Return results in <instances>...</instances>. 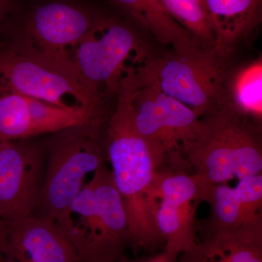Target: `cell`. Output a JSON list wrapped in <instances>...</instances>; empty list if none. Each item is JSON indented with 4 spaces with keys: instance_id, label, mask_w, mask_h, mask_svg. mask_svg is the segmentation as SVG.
<instances>
[{
    "instance_id": "6da1fadb",
    "label": "cell",
    "mask_w": 262,
    "mask_h": 262,
    "mask_svg": "<svg viewBox=\"0 0 262 262\" xmlns=\"http://www.w3.org/2000/svg\"><path fill=\"white\" fill-rule=\"evenodd\" d=\"M133 71L122 77L117 90V105L104 132L106 158L114 183L121 196L128 225L130 247L152 252L165 244L155 222L154 198L158 170L163 165L135 123Z\"/></svg>"
},
{
    "instance_id": "7a4b0ae2",
    "label": "cell",
    "mask_w": 262,
    "mask_h": 262,
    "mask_svg": "<svg viewBox=\"0 0 262 262\" xmlns=\"http://www.w3.org/2000/svg\"><path fill=\"white\" fill-rule=\"evenodd\" d=\"M181 151L209 186L262 173L261 125L227 103L200 118Z\"/></svg>"
},
{
    "instance_id": "3957f363",
    "label": "cell",
    "mask_w": 262,
    "mask_h": 262,
    "mask_svg": "<svg viewBox=\"0 0 262 262\" xmlns=\"http://www.w3.org/2000/svg\"><path fill=\"white\" fill-rule=\"evenodd\" d=\"M56 224L79 262H116L125 254L130 247L126 214L106 163L84 183Z\"/></svg>"
},
{
    "instance_id": "277c9868",
    "label": "cell",
    "mask_w": 262,
    "mask_h": 262,
    "mask_svg": "<svg viewBox=\"0 0 262 262\" xmlns=\"http://www.w3.org/2000/svg\"><path fill=\"white\" fill-rule=\"evenodd\" d=\"M103 124L69 127L46 141V163L35 214L56 223L80 192L86 176L105 163Z\"/></svg>"
},
{
    "instance_id": "5b68a950",
    "label": "cell",
    "mask_w": 262,
    "mask_h": 262,
    "mask_svg": "<svg viewBox=\"0 0 262 262\" xmlns=\"http://www.w3.org/2000/svg\"><path fill=\"white\" fill-rule=\"evenodd\" d=\"M0 91L61 106L103 110L102 98L75 70L45 58L13 39L0 44Z\"/></svg>"
},
{
    "instance_id": "8992f818",
    "label": "cell",
    "mask_w": 262,
    "mask_h": 262,
    "mask_svg": "<svg viewBox=\"0 0 262 262\" xmlns=\"http://www.w3.org/2000/svg\"><path fill=\"white\" fill-rule=\"evenodd\" d=\"M135 69L139 83H155L164 93L192 108L199 118L224 103L227 61L214 51L141 59Z\"/></svg>"
},
{
    "instance_id": "52a82bcc",
    "label": "cell",
    "mask_w": 262,
    "mask_h": 262,
    "mask_svg": "<svg viewBox=\"0 0 262 262\" xmlns=\"http://www.w3.org/2000/svg\"><path fill=\"white\" fill-rule=\"evenodd\" d=\"M140 40L126 25L98 16L94 27L72 50L71 58L84 83L101 98L116 94L134 53L144 56Z\"/></svg>"
},
{
    "instance_id": "ba28073f",
    "label": "cell",
    "mask_w": 262,
    "mask_h": 262,
    "mask_svg": "<svg viewBox=\"0 0 262 262\" xmlns=\"http://www.w3.org/2000/svg\"><path fill=\"white\" fill-rule=\"evenodd\" d=\"M211 187L199 176L185 170H158L154 192L155 222L165 251L180 256L195 247L196 208L206 202Z\"/></svg>"
},
{
    "instance_id": "9c48e42d",
    "label": "cell",
    "mask_w": 262,
    "mask_h": 262,
    "mask_svg": "<svg viewBox=\"0 0 262 262\" xmlns=\"http://www.w3.org/2000/svg\"><path fill=\"white\" fill-rule=\"evenodd\" d=\"M33 138L0 149V219L8 228L35 214L40 201L46 146Z\"/></svg>"
},
{
    "instance_id": "30bf717a",
    "label": "cell",
    "mask_w": 262,
    "mask_h": 262,
    "mask_svg": "<svg viewBox=\"0 0 262 262\" xmlns=\"http://www.w3.org/2000/svg\"><path fill=\"white\" fill-rule=\"evenodd\" d=\"M98 16L79 5L51 2L33 10L22 31L11 39L45 58L77 72L71 53L91 32Z\"/></svg>"
},
{
    "instance_id": "8fae6325",
    "label": "cell",
    "mask_w": 262,
    "mask_h": 262,
    "mask_svg": "<svg viewBox=\"0 0 262 262\" xmlns=\"http://www.w3.org/2000/svg\"><path fill=\"white\" fill-rule=\"evenodd\" d=\"M133 106L138 130L163 164L182 154V144L192 137L200 120L192 108L155 83L136 80Z\"/></svg>"
},
{
    "instance_id": "7c38bea8",
    "label": "cell",
    "mask_w": 262,
    "mask_h": 262,
    "mask_svg": "<svg viewBox=\"0 0 262 262\" xmlns=\"http://www.w3.org/2000/svg\"><path fill=\"white\" fill-rule=\"evenodd\" d=\"M5 262H79L75 248L51 219L32 215L10 227Z\"/></svg>"
},
{
    "instance_id": "4fadbf2b",
    "label": "cell",
    "mask_w": 262,
    "mask_h": 262,
    "mask_svg": "<svg viewBox=\"0 0 262 262\" xmlns=\"http://www.w3.org/2000/svg\"><path fill=\"white\" fill-rule=\"evenodd\" d=\"M206 202L211 213L203 231L237 228L262 218V173L239 180L234 187L212 186Z\"/></svg>"
},
{
    "instance_id": "5bb4252c",
    "label": "cell",
    "mask_w": 262,
    "mask_h": 262,
    "mask_svg": "<svg viewBox=\"0 0 262 262\" xmlns=\"http://www.w3.org/2000/svg\"><path fill=\"white\" fill-rule=\"evenodd\" d=\"M180 262H262V218L234 229L203 231Z\"/></svg>"
},
{
    "instance_id": "9a60e30c",
    "label": "cell",
    "mask_w": 262,
    "mask_h": 262,
    "mask_svg": "<svg viewBox=\"0 0 262 262\" xmlns=\"http://www.w3.org/2000/svg\"><path fill=\"white\" fill-rule=\"evenodd\" d=\"M214 32L215 52L227 61L236 46L259 25L261 0H203Z\"/></svg>"
},
{
    "instance_id": "2e32d148",
    "label": "cell",
    "mask_w": 262,
    "mask_h": 262,
    "mask_svg": "<svg viewBox=\"0 0 262 262\" xmlns=\"http://www.w3.org/2000/svg\"><path fill=\"white\" fill-rule=\"evenodd\" d=\"M151 33L158 42L176 52L192 54L203 49L171 18L160 0H110Z\"/></svg>"
},
{
    "instance_id": "e0dca14e",
    "label": "cell",
    "mask_w": 262,
    "mask_h": 262,
    "mask_svg": "<svg viewBox=\"0 0 262 262\" xmlns=\"http://www.w3.org/2000/svg\"><path fill=\"white\" fill-rule=\"evenodd\" d=\"M230 105L253 121L261 124V58L239 67L230 75L227 74L224 103Z\"/></svg>"
},
{
    "instance_id": "ac0fdd59",
    "label": "cell",
    "mask_w": 262,
    "mask_h": 262,
    "mask_svg": "<svg viewBox=\"0 0 262 262\" xmlns=\"http://www.w3.org/2000/svg\"><path fill=\"white\" fill-rule=\"evenodd\" d=\"M27 98L35 136L105 122L103 110L81 106L61 107L35 98Z\"/></svg>"
},
{
    "instance_id": "d6986e66",
    "label": "cell",
    "mask_w": 262,
    "mask_h": 262,
    "mask_svg": "<svg viewBox=\"0 0 262 262\" xmlns=\"http://www.w3.org/2000/svg\"><path fill=\"white\" fill-rule=\"evenodd\" d=\"M175 21L200 47L215 51L216 39L203 0H160Z\"/></svg>"
},
{
    "instance_id": "ffe728a7",
    "label": "cell",
    "mask_w": 262,
    "mask_h": 262,
    "mask_svg": "<svg viewBox=\"0 0 262 262\" xmlns=\"http://www.w3.org/2000/svg\"><path fill=\"white\" fill-rule=\"evenodd\" d=\"M35 137L27 98L0 91V144Z\"/></svg>"
},
{
    "instance_id": "44dd1931",
    "label": "cell",
    "mask_w": 262,
    "mask_h": 262,
    "mask_svg": "<svg viewBox=\"0 0 262 262\" xmlns=\"http://www.w3.org/2000/svg\"><path fill=\"white\" fill-rule=\"evenodd\" d=\"M116 262H180L179 256L168 252L163 249L160 252L153 253L148 256L139 258L127 257L122 255Z\"/></svg>"
},
{
    "instance_id": "7402d4cb",
    "label": "cell",
    "mask_w": 262,
    "mask_h": 262,
    "mask_svg": "<svg viewBox=\"0 0 262 262\" xmlns=\"http://www.w3.org/2000/svg\"><path fill=\"white\" fill-rule=\"evenodd\" d=\"M8 227L0 219V262L5 261V251H6Z\"/></svg>"
},
{
    "instance_id": "603a6c76",
    "label": "cell",
    "mask_w": 262,
    "mask_h": 262,
    "mask_svg": "<svg viewBox=\"0 0 262 262\" xmlns=\"http://www.w3.org/2000/svg\"><path fill=\"white\" fill-rule=\"evenodd\" d=\"M14 0H0V33L4 29L5 19L11 9Z\"/></svg>"
},
{
    "instance_id": "cb8c5ba5",
    "label": "cell",
    "mask_w": 262,
    "mask_h": 262,
    "mask_svg": "<svg viewBox=\"0 0 262 262\" xmlns=\"http://www.w3.org/2000/svg\"><path fill=\"white\" fill-rule=\"evenodd\" d=\"M5 144V143H3V144H0V149H1L2 147H3V145H4Z\"/></svg>"
},
{
    "instance_id": "d4e9b609",
    "label": "cell",
    "mask_w": 262,
    "mask_h": 262,
    "mask_svg": "<svg viewBox=\"0 0 262 262\" xmlns=\"http://www.w3.org/2000/svg\"></svg>"
}]
</instances>
